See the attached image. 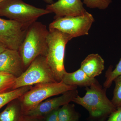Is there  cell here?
Returning a JSON list of instances; mask_svg holds the SVG:
<instances>
[{
    "instance_id": "1",
    "label": "cell",
    "mask_w": 121,
    "mask_h": 121,
    "mask_svg": "<svg viewBox=\"0 0 121 121\" xmlns=\"http://www.w3.org/2000/svg\"><path fill=\"white\" fill-rule=\"evenodd\" d=\"M48 32L46 26L40 22L35 21L29 27L18 50L25 71L38 56H47Z\"/></svg>"
},
{
    "instance_id": "2",
    "label": "cell",
    "mask_w": 121,
    "mask_h": 121,
    "mask_svg": "<svg viewBox=\"0 0 121 121\" xmlns=\"http://www.w3.org/2000/svg\"><path fill=\"white\" fill-rule=\"evenodd\" d=\"M48 31L47 62L56 81L60 82L66 72L64 65L65 47L73 38L70 35L55 29L49 28Z\"/></svg>"
},
{
    "instance_id": "3",
    "label": "cell",
    "mask_w": 121,
    "mask_h": 121,
    "mask_svg": "<svg viewBox=\"0 0 121 121\" xmlns=\"http://www.w3.org/2000/svg\"><path fill=\"white\" fill-rule=\"evenodd\" d=\"M106 90L103 89L97 81L86 87V93L84 96L77 95L72 102L86 108L92 117H98L110 114L117 108L107 98Z\"/></svg>"
},
{
    "instance_id": "4",
    "label": "cell",
    "mask_w": 121,
    "mask_h": 121,
    "mask_svg": "<svg viewBox=\"0 0 121 121\" xmlns=\"http://www.w3.org/2000/svg\"><path fill=\"white\" fill-rule=\"evenodd\" d=\"M78 87L68 86L62 81L55 82L43 83L36 84L19 98L24 113L27 112L48 98L62 94Z\"/></svg>"
},
{
    "instance_id": "5",
    "label": "cell",
    "mask_w": 121,
    "mask_h": 121,
    "mask_svg": "<svg viewBox=\"0 0 121 121\" xmlns=\"http://www.w3.org/2000/svg\"><path fill=\"white\" fill-rule=\"evenodd\" d=\"M56 82L46 56H40L32 62L21 75L16 78L13 90L34 84Z\"/></svg>"
},
{
    "instance_id": "6",
    "label": "cell",
    "mask_w": 121,
    "mask_h": 121,
    "mask_svg": "<svg viewBox=\"0 0 121 121\" xmlns=\"http://www.w3.org/2000/svg\"><path fill=\"white\" fill-rule=\"evenodd\" d=\"M50 13L46 9L34 7L22 0H4L0 3V16L21 23H33Z\"/></svg>"
},
{
    "instance_id": "7",
    "label": "cell",
    "mask_w": 121,
    "mask_h": 121,
    "mask_svg": "<svg viewBox=\"0 0 121 121\" xmlns=\"http://www.w3.org/2000/svg\"><path fill=\"white\" fill-rule=\"evenodd\" d=\"M94 19L91 13L78 16H67L55 19L49 28L55 29L70 35L73 38L89 34Z\"/></svg>"
},
{
    "instance_id": "8",
    "label": "cell",
    "mask_w": 121,
    "mask_h": 121,
    "mask_svg": "<svg viewBox=\"0 0 121 121\" xmlns=\"http://www.w3.org/2000/svg\"><path fill=\"white\" fill-rule=\"evenodd\" d=\"M32 23L0 17V43L8 49L18 51L29 27Z\"/></svg>"
},
{
    "instance_id": "9",
    "label": "cell",
    "mask_w": 121,
    "mask_h": 121,
    "mask_svg": "<svg viewBox=\"0 0 121 121\" xmlns=\"http://www.w3.org/2000/svg\"><path fill=\"white\" fill-rule=\"evenodd\" d=\"M78 95L77 89L68 91L60 97L46 99L35 108L25 113V116L33 118H43L52 111L72 102Z\"/></svg>"
},
{
    "instance_id": "10",
    "label": "cell",
    "mask_w": 121,
    "mask_h": 121,
    "mask_svg": "<svg viewBox=\"0 0 121 121\" xmlns=\"http://www.w3.org/2000/svg\"><path fill=\"white\" fill-rule=\"evenodd\" d=\"M46 9L55 13L54 19L67 16H78L87 12L81 0H58L47 5Z\"/></svg>"
},
{
    "instance_id": "11",
    "label": "cell",
    "mask_w": 121,
    "mask_h": 121,
    "mask_svg": "<svg viewBox=\"0 0 121 121\" xmlns=\"http://www.w3.org/2000/svg\"><path fill=\"white\" fill-rule=\"evenodd\" d=\"M24 71L19 51L7 48L0 54V72L11 74L17 78Z\"/></svg>"
},
{
    "instance_id": "12",
    "label": "cell",
    "mask_w": 121,
    "mask_h": 121,
    "mask_svg": "<svg viewBox=\"0 0 121 121\" xmlns=\"http://www.w3.org/2000/svg\"><path fill=\"white\" fill-rule=\"evenodd\" d=\"M80 68L89 77L95 78L104 70V60L98 54H90L81 63Z\"/></svg>"
},
{
    "instance_id": "13",
    "label": "cell",
    "mask_w": 121,
    "mask_h": 121,
    "mask_svg": "<svg viewBox=\"0 0 121 121\" xmlns=\"http://www.w3.org/2000/svg\"><path fill=\"white\" fill-rule=\"evenodd\" d=\"M62 81L68 86L89 87L97 82L95 78H91L80 68L71 73L66 72L63 75Z\"/></svg>"
},
{
    "instance_id": "14",
    "label": "cell",
    "mask_w": 121,
    "mask_h": 121,
    "mask_svg": "<svg viewBox=\"0 0 121 121\" xmlns=\"http://www.w3.org/2000/svg\"><path fill=\"white\" fill-rule=\"evenodd\" d=\"M24 113L19 98L11 101L0 113V121H24Z\"/></svg>"
},
{
    "instance_id": "15",
    "label": "cell",
    "mask_w": 121,
    "mask_h": 121,
    "mask_svg": "<svg viewBox=\"0 0 121 121\" xmlns=\"http://www.w3.org/2000/svg\"><path fill=\"white\" fill-rule=\"evenodd\" d=\"M58 118L59 121H78L79 116L73 104L68 103L59 108Z\"/></svg>"
},
{
    "instance_id": "16",
    "label": "cell",
    "mask_w": 121,
    "mask_h": 121,
    "mask_svg": "<svg viewBox=\"0 0 121 121\" xmlns=\"http://www.w3.org/2000/svg\"><path fill=\"white\" fill-rule=\"evenodd\" d=\"M32 86L20 87L0 94V109L11 101L19 98L29 90Z\"/></svg>"
},
{
    "instance_id": "17",
    "label": "cell",
    "mask_w": 121,
    "mask_h": 121,
    "mask_svg": "<svg viewBox=\"0 0 121 121\" xmlns=\"http://www.w3.org/2000/svg\"><path fill=\"white\" fill-rule=\"evenodd\" d=\"M16 78L11 74L0 72V94L13 90Z\"/></svg>"
},
{
    "instance_id": "18",
    "label": "cell",
    "mask_w": 121,
    "mask_h": 121,
    "mask_svg": "<svg viewBox=\"0 0 121 121\" xmlns=\"http://www.w3.org/2000/svg\"><path fill=\"white\" fill-rule=\"evenodd\" d=\"M121 75V58L112 70V67L111 66L106 73V80L104 83V87L106 89L110 87L114 79Z\"/></svg>"
},
{
    "instance_id": "19",
    "label": "cell",
    "mask_w": 121,
    "mask_h": 121,
    "mask_svg": "<svg viewBox=\"0 0 121 121\" xmlns=\"http://www.w3.org/2000/svg\"><path fill=\"white\" fill-rule=\"evenodd\" d=\"M114 81L115 86L111 101L117 108L121 107V75L116 78Z\"/></svg>"
},
{
    "instance_id": "20",
    "label": "cell",
    "mask_w": 121,
    "mask_h": 121,
    "mask_svg": "<svg viewBox=\"0 0 121 121\" xmlns=\"http://www.w3.org/2000/svg\"><path fill=\"white\" fill-rule=\"evenodd\" d=\"M112 0H83V4L91 9L104 10L108 8Z\"/></svg>"
},
{
    "instance_id": "21",
    "label": "cell",
    "mask_w": 121,
    "mask_h": 121,
    "mask_svg": "<svg viewBox=\"0 0 121 121\" xmlns=\"http://www.w3.org/2000/svg\"><path fill=\"white\" fill-rule=\"evenodd\" d=\"M59 108L54 110L46 115L44 117V121H59L58 112Z\"/></svg>"
},
{
    "instance_id": "22",
    "label": "cell",
    "mask_w": 121,
    "mask_h": 121,
    "mask_svg": "<svg viewBox=\"0 0 121 121\" xmlns=\"http://www.w3.org/2000/svg\"><path fill=\"white\" fill-rule=\"evenodd\" d=\"M107 121H121V107L117 108L116 110L111 113Z\"/></svg>"
},
{
    "instance_id": "23",
    "label": "cell",
    "mask_w": 121,
    "mask_h": 121,
    "mask_svg": "<svg viewBox=\"0 0 121 121\" xmlns=\"http://www.w3.org/2000/svg\"><path fill=\"white\" fill-rule=\"evenodd\" d=\"M24 121H44L43 118H29L25 116Z\"/></svg>"
},
{
    "instance_id": "24",
    "label": "cell",
    "mask_w": 121,
    "mask_h": 121,
    "mask_svg": "<svg viewBox=\"0 0 121 121\" xmlns=\"http://www.w3.org/2000/svg\"><path fill=\"white\" fill-rule=\"evenodd\" d=\"M7 49V48L4 45L0 43V54H1L2 52L4 51L5 50Z\"/></svg>"
},
{
    "instance_id": "25",
    "label": "cell",
    "mask_w": 121,
    "mask_h": 121,
    "mask_svg": "<svg viewBox=\"0 0 121 121\" xmlns=\"http://www.w3.org/2000/svg\"><path fill=\"white\" fill-rule=\"evenodd\" d=\"M43 0L49 4H51L54 3L53 0Z\"/></svg>"
},
{
    "instance_id": "26",
    "label": "cell",
    "mask_w": 121,
    "mask_h": 121,
    "mask_svg": "<svg viewBox=\"0 0 121 121\" xmlns=\"http://www.w3.org/2000/svg\"><path fill=\"white\" fill-rule=\"evenodd\" d=\"M4 0H0V3H1L2 1H4Z\"/></svg>"
}]
</instances>
